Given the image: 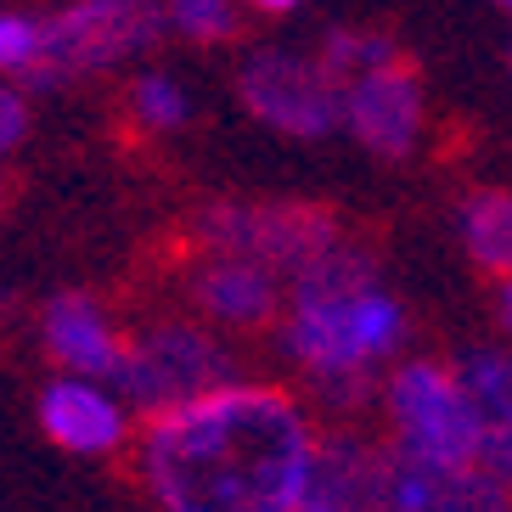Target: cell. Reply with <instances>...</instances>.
I'll return each mask as SVG.
<instances>
[{
    "label": "cell",
    "mask_w": 512,
    "mask_h": 512,
    "mask_svg": "<svg viewBox=\"0 0 512 512\" xmlns=\"http://www.w3.org/2000/svg\"><path fill=\"white\" fill-rule=\"evenodd\" d=\"M310 439L282 389L214 383L152 411L141 479L175 512H299Z\"/></svg>",
    "instance_id": "6da1fadb"
},
{
    "label": "cell",
    "mask_w": 512,
    "mask_h": 512,
    "mask_svg": "<svg viewBox=\"0 0 512 512\" xmlns=\"http://www.w3.org/2000/svg\"><path fill=\"white\" fill-rule=\"evenodd\" d=\"M287 355L332 394H361L366 372L406 338L400 304L372 282L355 248H321L310 265L293 271L287 299Z\"/></svg>",
    "instance_id": "7a4b0ae2"
},
{
    "label": "cell",
    "mask_w": 512,
    "mask_h": 512,
    "mask_svg": "<svg viewBox=\"0 0 512 512\" xmlns=\"http://www.w3.org/2000/svg\"><path fill=\"white\" fill-rule=\"evenodd\" d=\"M389 417L400 445L394 451L411 456L439 473H467L479 467V422L467 406L456 372L439 361H406L389 377Z\"/></svg>",
    "instance_id": "3957f363"
},
{
    "label": "cell",
    "mask_w": 512,
    "mask_h": 512,
    "mask_svg": "<svg viewBox=\"0 0 512 512\" xmlns=\"http://www.w3.org/2000/svg\"><path fill=\"white\" fill-rule=\"evenodd\" d=\"M158 34L152 0H74L51 23H40V79H74L91 68L136 57Z\"/></svg>",
    "instance_id": "277c9868"
},
{
    "label": "cell",
    "mask_w": 512,
    "mask_h": 512,
    "mask_svg": "<svg viewBox=\"0 0 512 512\" xmlns=\"http://www.w3.org/2000/svg\"><path fill=\"white\" fill-rule=\"evenodd\" d=\"M107 383L124 389L136 406L158 411L186 400V394L214 389V383H231V355L197 327H152L119 349Z\"/></svg>",
    "instance_id": "5b68a950"
},
{
    "label": "cell",
    "mask_w": 512,
    "mask_h": 512,
    "mask_svg": "<svg viewBox=\"0 0 512 512\" xmlns=\"http://www.w3.org/2000/svg\"><path fill=\"white\" fill-rule=\"evenodd\" d=\"M203 237L220 248V254H248L271 271H299L321 248L338 242L332 220L321 209H304V203H282V209H259V203H220V209L203 214Z\"/></svg>",
    "instance_id": "8992f818"
},
{
    "label": "cell",
    "mask_w": 512,
    "mask_h": 512,
    "mask_svg": "<svg viewBox=\"0 0 512 512\" xmlns=\"http://www.w3.org/2000/svg\"><path fill=\"white\" fill-rule=\"evenodd\" d=\"M242 102L259 124H271L282 136L338 130V79L321 62L287 57V51H259L242 62Z\"/></svg>",
    "instance_id": "52a82bcc"
},
{
    "label": "cell",
    "mask_w": 512,
    "mask_h": 512,
    "mask_svg": "<svg viewBox=\"0 0 512 512\" xmlns=\"http://www.w3.org/2000/svg\"><path fill=\"white\" fill-rule=\"evenodd\" d=\"M338 124H349L377 158H406L422 130V85L400 57L361 68L338 85Z\"/></svg>",
    "instance_id": "ba28073f"
},
{
    "label": "cell",
    "mask_w": 512,
    "mask_h": 512,
    "mask_svg": "<svg viewBox=\"0 0 512 512\" xmlns=\"http://www.w3.org/2000/svg\"><path fill=\"white\" fill-rule=\"evenodd\" d=\"M383 479H389V451L366 439L327 434L310 439V462L299 484V512H349V507H383Z\"/></svg>",
    "instance_id": "9c48e42d"
},
{
    "label": "cell",
    "mask_w": 512,
    "mask_h": 512,
    "mask_svg": "<svg viewBox=\"0 0 512 512\" xmlns=\"http://www.w3.org/2000/svg\"><path fill=\"white\" fill-rule=\"evenodd\" d=\"M473 422H479V473L512 496V355L507 349H467L456 361Z\"/></svg>",
    "instance_id": "30bf717a"
},
{
    "label": "cell",
    "mask_w": 512,
    "mask_h": 512,
    "mask_svg": "<svg viewBox=\"0 0 512 512\" xmlns=\"http://www.w3.org/2000/svg\"><path fill=\"white\" fill-rule=\"evenodd\" d=\"M40 428L74 456H102L124 445V406L107 389H96V377H57L40 389Z\"/></svg>",
    "instance_id": "8fae6325"
},
{
    "label": "cell",
    "mask_w": 512,
    "mask_h": 512,
    "mask_svg": "<svg viewBox=\"0 0 512 512\" xmlns=\"http://www.w3.org/2000/svg\"><path fill=\"white\" fill-rule=\"evenodd\" d=\"M197 304L220 327H259L276 316V271L248 254H220L197 276Z\"/></svg>",
    "instance_id": "7c38bea8"
},
{
    "label": "cell",
    "mask_w": 512,
    "mask_h": 512,
    "mask_svg": "<svg viewBox=\"0 0 512 512\" xmlns=\"http://www.w3.org/2000/svg\"><path fill=\"white\" fill-rule=\"evenodd\" d=\"M46 349L68 366V372L102 377V383H107V372H113V361H119L124 338L107 327V316L96 310L91 299L68 293V299H57L46 310Z\"/></svg>",
    "instance_id": "4fadbf2b"
},
{
    "label": "cell",
    "mask_w": 512,
    "mask_h": 512,
    "mask_svg": "<svg viewBox=\"0 0 512 512\" xmlns=\"http://www.w3.org/2000/svg\"><path fill=\"white\" fill-rule=\"evenodd\" d=\"M462 242L473 265L512 276V192H473L462 203Z\"/></svg>",
    "instance_id": "5bb4252c"
},
{
    "label": "cell",
    "mask_w": 512,
    "mask_h": 512,
    "mask_svg": "<svg viewBox=\"0 0 512 512\" xmlns=\"http://www.w3.org/2000/svg\"><path fill=\"white\" fill-rule=\"evenodd\" d=\"M130 113H136L147 130H181V124L192 119V102H186L181 85L147 74V79H136V91H130Z\"/></svg>",
    "instance_id": "9a60e30c"
},
{
    "label": "cell",
    "mask_w": 512,
    "mask_h": 512,
    "mask_svg": "<svg viewBox=\"0 0 512 512\" xmlns=\"http://www.w3.org/2000/svg\"><path fill=\"white\" fill-rule=\"evenodd\" d=\"M389 57H394V46H389V40H377V34H332L327 51H321V68L344 85L349 74L377 68V62H389Z\"/></svg>",
    "instance_id": "2e32d148"
},
{
    "label": "cell",
    "mask_w": 512,
    "mask_h": 512,
    "mask_svg": "<svg viewBox=\"0 0 512 512\" xmlns=\"http://www.w3.org/2000/svg\"><path fill=\"white\" fill-rule=\"evenodd\" d=\"M169 23L192 40H226L237 29V0H169Z\"/></svg>",
    "instance_id": "e0dca14e"
},
{
    "label": "cell",
    "mask_w": 512,
    "mask_h": 512,
    "mask_svg": "<svg viewBox=\"0 0 512 512\" xmlns=\"http://www.w3.org/2000/svg\"><path fill=\"white\" fill-rule=\"evenodd\" d=\"M40 62V23L23 12H0V74H23Z\"/></svg>",
    "instance_id": "ac0fdd59"
},
{
    "label": "cell",
    "mask_w": 512,
    "mask_h": 512,
    "mask_svg": "<svg viewBox=\"0 0 512 512\" xmlns=\"http://www.w3.org/2000/svg\"><path fill=\"white\" fill-rule=\"evenodd\" d=\"M23 130H29V113H23V102H17V91L0 85V152H12L17 141H23Z\"/></svg>",
    "instance_id": "d6986e66"
},
{
    "label": "cell",
    "mask_w": 512,
    "mask_h": 512,
    "mask_svg": "<svg viewBox=\"0 0 512 512\" xmlns=\"http://www.w3.org/2000/svg\"><path fill=\"white\" fill-rule=\"evenodd\" d=\"M496 321H501V332H512V276H501V293H496Z\"/></svg>",
    "instance_id": "ffe728a7"
},
{
    "label": "cell",
    "mask_w": 512,
    "mask_h": 512,
    "mask_svg": "<svg viewBox=\"0 0 512 512\" xmlns=\"http://www.w3.org/2000/svg\"><path fill=\"white\" fill-rule=\"evenodd\" d=\"M248 6H259V12H287V6H299V0H248Z\"/></svg>",
    "instance_id": "44dd1931"
},
{
    "label": "cell",
    "mask_w": 512,
    "mask_h": 512,
    "mask_svg": "<svg viewBox=\"0 0 512 512\" xmlns=\"http://www.w3.org/2000/svg\"><path fill=\"white\" fill-rule=\"evenodd\" d=\"M496 6H507V12H512V0H496Z\"/></svg>",
    "instance_id": "7402d4cb"
}]
</instances>
